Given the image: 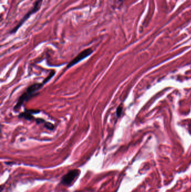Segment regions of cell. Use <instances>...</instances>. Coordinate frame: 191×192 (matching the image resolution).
<instances>
[{
	"label": "cell",
	"instance_id": "1",
	"mask_svg": "<svg viewBox=\"0 0 191 192\" xmlns=\"http://www.w3.org/2000/svg\"><path fill=\"white\" fill-rule=\"evenodd\" d=\"M43 85L44 84H43V83H35V84H33L32 85H30L29 87L27 88L26 92L20 97L17 104L13 108V109L15 111L19 110L21 106L24 104L25 102L29 100V99L32 98V97L35 96L36 92L39 91L40 88H42Z\"/></svg>",
	"mask_w": 191,
	"mask_h": 192
},
{
	"label": "cell",
	"instance_id": "2",
	"mask_svg": "<svg viewBox=\"0 0 191 192\" xmlns=\"http://www.w3.org/2000/svg\"><path fill=\"white\" fill-rule=\"evenodd\" d=\"M42 1L43 0H37V1L35 3L34 6H33V8H32V10H30L29 11V12L23 18V19H21L20 21L19 22V24H18L16 27L13 28V29H12V30L10 32L11 33H16V32L18 31V30L19 29V28L21 27V25L24 24V22L26 21L27 19H29V18L32 15V14L37 13L38 11H39L40 10V8H41V6H42Z\"/></svg>",
	"mask_w": 191,
	"mask_h": 192
},
{
	"label": "cell",
	"instance_id": "3",
	"mask_svg": "<svg viewBox=\"0 0 191 192\" xmlns=\"http://www.w3.org/2000/svg\"><path fill=\"white\" fill-rule=\"evenodd\" d=\"M93 52V50L91 48H87L86 50H84L81 52H80L79 54H78L76 57H75L74 59L72 60L70 62L69 64L67 65V68L69 69L71 67L74 66L75 65L79 63V62L83 60L85 58L88 57V56H90Z\"/></svg>",
	"mask_w": 191,
	"mask_h": 192
},
{
	"label": "cell",
	"instance_id": "4",
	"mask_svg": "<svg viewBox=\"0 0 191 192\" xmlns=\"http://www.w3.org/2000/svg\"><path fill=\"white\" fill-rule=\"evenodd\" d=\"M79 173H80L79 170H73L70 171L62 177L61 180L62 184L67 186L70 185L75 179L79 176Z\"/></svg>",
	"mask_w": 191,
	"mask_h": 192
},
{
	"label": "cell",
	"instance_id": "5",
	"mask_svg": "<svg viewBox=\"0 0 191 192\" xmlns=\"http://www.w3.org/2000/svg\"><path fill=\"white\" fill-rule=\"evenodd\" d=\"M39 111H34V110H28L25 111L23 113L20 114V115H19V117H22L24 118L25 119H27L28 120H32L34 119V117L33 116V114L34 113H37L39 112Z\"/></svg>",
	"mask_w": 191,
	"mask_h": 192
},
{
	"label": "cell",
	"instance_id": "6",
	"mask_svg": "<svg viewBox=\"0 0 191 192\" xmlns=\"http://www.w3.org/2000/svg\"><path fill=\"white\" fill-rule=\"evenodd\" d=\"M54 75V71H52L51 72H50L49 75H48L47 77L45 78L44 80H43V82L42 83L43 84H45V83H47L49 80H50V79H51V77H53V75Z\"/></svg>",
	"mask_w": 191,
	"mask_h": 192
},
{
	"label": "cell",
	"instance_id": "7",
	"mask_svg": "<svg viewBox=\"0 0 191 192\" xmlns=\"http://www.w3.org/2000/svg\"><path fill=\"white\" fill-rule=\"evenodd\" d=\"M44 126L47 129H48L50 131H52L54 129V125L52 123H49V122H47L44 124Z\"/></svg>",
	"mask_w": 191,
	"mask_h": 192
},
{
	"label": "cell",
	"instance_id": "8",
	"mask_svg": "<svg viewBox=\"0 0 191 192\" xmlns=\"http://www.w3.org/2000/svg\"><path fill=\"white\" fill-rule=\"evenodd\" d=\"M122 107L121 106L118 107L117 109V115L118 117H120L122 114Z\"/></svg>",
	"mask_w": 191,
	"mask_h": 192
},
{
	"label": "cell",
	"instance_id": "9",
	"mask_svg": "<svg viewBox=\"0 0 191 192\" xmlns=\"http://www.w3.org/2000/svg\"><path fill=\"white\" fill-rule=\"evenodd\" d=\"M36 121H37V123L38 124H39V123H42V122H45V121L43 120V119H36Z\"/></svg>",
	"mask_w": 191,
	"mask_h": 192
}]
</instances>
